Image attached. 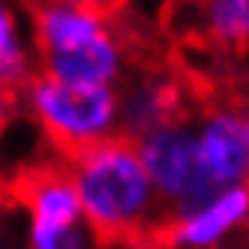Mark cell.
Returning <instances> with one entry per match:
<instances>
[{
    "instance_id": "obj_2",
    "label": "cell",
    "mask_w": 249,
    "mask_h": 249,
    "mask_svg": "<svg viewBox=\"0 0 249 249\" xmlns=\"http://www.w3.org/2000/svg\"><path fill=\"white\" fill-rule=\"evenodd\" d=\"M27 102L63 159L120 132L111 87H75L36 75L27 84Z\"/></svg>"
},
{
    "instance_id": "obj_12",
    "label": "cell",
    "mask_w": 249,
    "mask_h": 249,
    "mask_svg": "<svg viewBox=\"0 0 249 249\" xmlns=\"http://www.w3.org/2000/svg\"><path fill=\"white\" fill-rule=\"evenodd\" d=\"M9 114H12V90H6V87H0V129L6 126Z\"/></svg>"
},
{
    "instance_id": "obj_9",
    "label": "cell",
    "mask_w": 249,
    "mask_h": 249,
    "mask_svg": "<svg viewBox=\"0 0 249 249\" xmlns=\"http://www.w3.org/2000/svg\"><path fill=\"white\" fill-rule=\"evenodd\" d=\"M198 9H201V21L195 24L198 42H210L222 51H246L249 0H207Z\"/></svg>"
},
{
    "instance_id": "obj_6",
    "label": "cell",
    "mask_w": 249,
    "mask_h": 249,
    "mask_svg": "<svg viewBox=\"0 0 249 249\" xmlns=\"http://www.w3.org/2000/svg\"><path fill=\"white\" fill-rule=\"evenodd\" d=\"M195 150L204 180L222 192L249 183L246 180V129L243 114L228 105L210 108L201 129L195 132Z\"/></svg>"
},
{
    "instance_id": "obj_8",
    "label": "cell",
    "mask_w": 249,
    "mask_h": 249,
    "mask_svg": "<svg viewBox=\"0 0 249 249\" xmlns=\"http://www.w3.org/2000/svg\"><path fill=\"white\" fill-rule=\"evenodd\" d=\"M33 24H36V42L42 48V54H63V51L84 48L87 42L99 39L105 33L102 18L75 6H60V3L36 6L33 9Z\"/></svg>"
},
{
    "instance_id": "obj_10",
    "label": "cell",
    "mask_w": 249,
    "mask_h": 249,
    "mask_svg": "<svg viewBox=\"0 0 249 249\" xmlns=\"http://www.w3.org/2000/svg\"><path fill=\"white\" fill-rule=\"evenodd\" d=\"M27 84H30V63L18 42V33H15L12 12L0 0V87L15 93L18 87H27Z\"/></svg>"
},
{
    "instance_id": "obj_5",
    "label": "cell",
    "mask_w": 249,
    "mask_h": 249,
    "mask_svg": "<svg viewBox=\"0 0 249 249\" xmlns=\"http://www.w3.org/2000/svg\"><path fill=\"white\" fill-rule=\"evenodd\" d=\"M246 222H249V183L222 189L186 213L165 216L153 237L165 249H219Z\"/></svg>"
},
{
    "instance_id": "obj_3",
    "label": "cell",
    "mask_w": 249,
    "mask_h": 249,
    "mask_svg": "<svg viewBox=\"0 0 249 249\" xmlns=\"http://www.w3.org/2000/svg\"><path fill=\"white\" fill-rule=\"evenodd\" d=\"M135 147L144 162V171L150 174L159 201H162L165 216L186 213L216 195V189L201 174L195 132L186 123H174V126H162L156 132L141 135Z\"/></svg>"
},
{
    "instance_id": "obj_7",
    "label": "cell",
    "mask_w": 249,
    "mask_h": 249,
    "mask_svg": "<svg viewBox=\"0 0 249 249\" xmlns=\"http://www.w3.org/2000/svg\"><path fill=\"white\" fill-rule=\"evenodd\" d=\"M42 75L75 87H108V81L117 75V45L108 33H102L84 48L42 54Z\"/></svg>"
},
{
    "instance_id": "obj_11",
    "label": "cell",
    "mask_w": 249,
    "mask_h": 249,
    "mask_svg": "<svg viewBox=\"0 0 249 249\" xmlns=\"http://www.w3.org/2000/svg\"><path fill=\"white\" fill-rule=\"evenodd\" d=\"M48 3H60V6H75V9H84V12H90L96 15V18H111V15L120 12V6L126 3V0H27V6L30 9H36V6H48Z\"/></svg>"
},
{
    "instance_id": "obj_1",
    "label": "cell",
    "mask_w": 249,
    "mask_h": 249,
    "mask_svg": "<svg viewBox=\"0 0 249 249\" xmlns=\"http://www.w3.org/2000/svg\"><path fill=\"white\" fill-rule=\"evenodd\" d=\"M63 165L78 192L81 222L96 243H135L156 234L165 210L132 138L117 132L66 156Z\"/></svg>"
},
{
    "instance_id": "obj_4",
    "label": "cell",
    "mask_w": 249,
    "mask_h": 249,
    "mask_svg": "<svg viewBox=\"0 0 249 249\" xmlns=\"http://www.w3.org/2000/svg\"><path fill=\"white\" fill-rule=\"evenodd\" d=\"M15 195L27 210V249H60L81 222V201L66 165L30 168L18 177Z\"/></svg>"
},
{
    "instance_id": "obj_13",
    "label": "cell",
    "mask_w": 249,
    "mask_h": 249,
    "mask_svg": "<svg viewBox=\"0 0 249 249\" xmlns=\"http://www.w3.org/2000/svg\"><path fill=\"white\" fill-rule=\"evenodd\" d=\"M243 129H246V180H249V108L243 111Z\"/></svg>"
}]
</instances>
